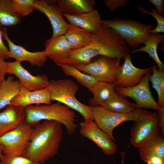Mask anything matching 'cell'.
Returning <instances> with one entry per match:
<instances>
[{
  "mask_svg": "<svg viewBox=\"0 0 164 164\" xmlns=\"http://www.w3.org/2000/svg\"><path fill=\"white\" fill-rule=\"evenodd\" d=\"M129 52V48L119 36L111 29L102 26L99 30L91 33L88 45L71 51L64 63L74 66L87 64L98 56L121 59Z\"/></svg>",
  "mask_w": 164,
  "mask_h": 164,
  "instance_id": "1",
  "label": "cell"
},
{
  "mask_svg": "<svg viewBox=\"0 0 164 164\" xmlns=\"http://www.w3.org/2000/svg\"><path fill=\"white\" fill-rule=\"evenodd\" d=\"M63 126L53 121H44L39 124L33 129L23 156L41 164L55 156L63 139Z\"/></svg>",
  "mask_w": 164,
  "mask_h": 164,
  "instance_id": "2",
  "label": "cell"
},
{
  "mask_svg": "<svg viewBox=\"0 0 164 164\" xmlns=\"http://www.w3.org/2000/svg\"><path fill=\"white\" fill-rule=\"evenodd\" d=\"M26 122L31 125L42 121H53L61 123L67 132L72 135L78 126L75 121L76 113L66 105L58 102L50 104L29 106L24 108Z\"/></svg>",
  "mask_w": 164,
  "mask_h": 164,
  "instance_id": "3",
  "label": "cell"
},
{
  "mask_svg": "<svg viewBox=\"0 0 164 164\" xmlns=\"http://www.w3.org/2000/svg\"><path fill=\"white\" fill-rule=\"evenodd\" d=\"M102 26L112 29L129 48L135 50L146 41L154 27L130 19L116 18L102 21Z\"/></svg>",
  "mask_w": 164,
  "mask_h": 164,
  "instance_id": "4",
  "label": "cell"
},
{
  "mask_svg": "<svg viewBox=\"0 0 164 164\" xmlns=\"http://www.w3.org/2000/svg\"><path fill=\"white\" fill-rule=\"evenodd\" d=\"M47 87L51 101H56L77 111L85 120L94 121L91 107L81 103L76 97L79 87L74 82L69 79L51 80Z\"/></svg>",
  "mask_w": 164,
  "mask_h": 164,
  "instance_id": "5",
  "label": "cell"
},
{
  "mask_svg": "<svg viewBox=\"0 0 164 164\" xmlns=\"http://www.w3.org/2000/svg\"><path fill=\"white\" fill-rule=\"evenodd\" d=\"M26 121L0 137V145L4 155H23L29 145L33 129Z\"/></svg>",
  "mask_w": 164,
  "mask_h": 164,
  "instance_id": "6",
  "label": "cell"
},
{
  "mask_svg": "<svg viewBox=\"0 0 164 164\" xmlns=\"http://www.w3.org/2000/svg\"><path fill=\"white\" fill-rule=\"evenodd\" d=\"M159 131L157 113L143 110L131 127V143L138 148L145 142L159 134Z\"/></svg>",
  "mask_w": 164,
  "mask_h": 164,
  "instance_id": "7",
  "label": "cell"
},
{
  "mask_svg": "<svg viewBox=\"0 0 164 164\" xmlns=\"http://www.w3.org/2000/svg\"><path fill=\"white\" fill-rule=\"evenodd\" d=\"M90 107L94 122L114 141L113 134L114 129L124 122L135 121L143 110L138 108L132 112L120 113L109 111L101 105Z\"/></svg>",
  "mask_w": 164,
  "mask_h": 164,
  "instance_id": "8",
  "label": "cell"
},
{
  "mask_svg": "<svg viewBox=\"0 0 164 164\" xmlns=\"http://www.w3.org/2000/svg\"><path fill=\"white\" fill-rule=\"evenodd\" d=\"M120 59L99 56L90 63L75 67L81 71L91 75L98 81L115 83Z\"/></svg>",
  "mask_w": 164,
  "mask_h": 164,
  "instance_id": "9",
  "label": "cell"
},
{
  "mask_svg": "<svg viewBox=\"0 0 164 164\" xmlns=\"http://www.w3.org/2000/svg\"><path fill=\"white\" fill-rule=\"evenodd\" d=\"M152 72L151 69L145 75L140 83L132 87H124L116 86V93L132 98L139 108L158 111L161 107L154 98L149 88V79Z\"/></svg>",
  "mask_w": 164,
  "mask_h": 164,
  "instance_id": "10",
  "label": "cell"
},
{
  "mask_svg": "<svg viewBox=\"0 0 164 164\" xmlns=\"http://www.w3.org/2000/svg\"><path fill=\"white\" fill-rule=\"evenodd\" d=\"M79 133L82 136L93 142L106 156L112 155L117 151L115 141L100 129L94 121L84 120L81 122Z\"/></svg>",
  "mask_w": 164,
  "mask_h": 164,
  "instance_id": "11",
  "label": "cell"
},
{
  "mask_svg": "<svg viewBox=\"0 0 164 164\" xmlns=\"http://www.w3.org/2000/svg\"><path fill=\"white\" fill-rule=\"evenodd\" d=\"M34 7L35 10L44 14L50 21L53 29L51 38L65 34L69 24L64 19L57 0H35Z\"/></svg>",
  "mask_w": 164,
  "mask_h": 164,
  "instance_id": "12",
  "label": "cell"
},
{
  "mask_svg": "<svg viewBox=\"0 0 164 164\" xmlns=\"http://www.w3.org/2000/svg\"><path fill=\"white\" fill-rule=\"evenodd\" d=\"M7 73L13 74L19 79L21 87L30 91L42 89L48 87L50 80L44 74L34 76L25 69L21 62L15 61L7 62Z\"/></svg>",
  "mask_w": 164,
  "mask_h": 164,
  "instance_id": "13",
  "label": "cell"
},
{
  "mask_svg": "<svg viewBox=\"0 0 164 164\" xmlns=\"http://www.w3.org/2000/svg\"><path fill=\"white\" fill-rule=\"evenodd\" d=\"M124 58L123 63L122 65H120L117 70L115 84L116 86L120 87H130L140 83L145 75L151 70V69H140L134 66L129 54Z\"/></svg>",
  "mask_w": 164,
  "mask_h": 164,
  "instance_id": "14",
  "label": "cell"
},
{
  "mask_svg": "<svg viewBox=\"0 0 164 164\" xmlns=\"http://www.w3.org/2000/svg\"><path fill=\"white\" fill-rule=\"evenodd\" d=\"M3 37L6 41L9 46V58H13L16 61L21 62L27 61L32 65L43 67L47 59L44 50L31 52L24 47L14 43L9 38L7 28L4 27L2 29Z\"/></svg>",
  "mask_w": 164,
  "mask_h": 164,
  "instance_id": "15",
  "label": "cell"
},
{
  "mask_svg": "<svg viewBox=\"0 0 164 164\" xmlns=\"http://www.w3.org/2000/svg\"><path fill=\"white\" fill-rule=\"evenodd\" d=\"M44 46L47 57L59 67L65 63L72 50L64 35L46 40Z\"/></svg>",
  "mask_w": 164,
  "mask_h": 164,
  "instance_id": "16",
  "label": "cell"
},
{
  "mask_svg": "<svg viewBox=\"0 0 164 164\" xmlns=\"http://www.w3.org/2000/svg\"><path fill=\"white\" fill-rule=\"evenodd\" d=\"M51 100L47 88L30 91L21 87L19 92L11 102V105L25 108L33 104H50Z\"/></svg>",
  "mask_w": 164,
  "mask_h": 164,
  "instance_id": "17",
  "label": "cell"
},
{
  "mask_svg": "<svg viewBox=\"0 0 164 164\" xmlns=\"http://www.w3.org/2000/svg\"><path fill=\"white\" fill-rule=\"evenodd\" d=\"M24 108L12 105L0 112V137L15 129L26 121Z\"/></svg>",
  "mask_w": 164,
  "mask_h": 164,
  "instance_id": "18",
  "label": "cell"
},
{
  "mask_svg": "<svg viewBox=\"0 0 164 164\" xmlns=\"http://www.w3.org/2000/svg\"><path fill=\"white\" fill-rule=\"evenodd\" d=\"M69 24L75 25L92 33L102 26L101 15L97 10L78 15L71 16L63 13Z\"/></svg>",
  "mask_w": 164,
  "mask_h": 164,
  "instance_id": "19",
  "label": "cell"
},
{
  "mask_svg": "<svg viewBox=\"0 0 164 164\" xmlns=\"http://www.w3.org/2000/svg\"><path fill=\"white\" fill-rule=\"evenodd\" d=\"M116 86L114 83L98 81L89 90L93 95V97L89 100V106L100 105L102 103L116 97L118 94L115 90Z\"/></svg>",
  "mask_w": 164,
  "mask_h": 164,
  "instance_id": "20",
  "label": "cell"
},
{
  "mask_svg": "<svg viewBox=\"0 0 164 164\" xmlns=\"http://www.w3.org/2000/svg\"><path fill=\"white\" fill-rule=\"evenodd\" d=\"M138 148L141 159L145 162L153 156L164 159L163 135L159 133L145 142Z\"/></svg>",
  "mask_w": 164,
  "mask_h": 164,
  "instance_id": "21",
  "label": "cell"
},
{
  "mask_svg": "<svg viewBox=\"0 0 164 164\" xmlns=\"http://www.w3.org/2000/svg\"><path fill=\"white\" fill-rule=\"evenodd\" d=\"M57 3L62 13L71 16L78 15L94 10V0H58Z\"/></svg>",
  "mask_w": 164,
  "mask_h": 164,
  "instance_id": "22",
  "label": "cell"
},
{
  "mask_svg": "<svg viewBox=\"0 0 164 164\" xmlns=\"http://www.w3.org/2000/svg\"><path fill=\"white\" fill-rule=\"evenodd\" d=\"M71 50L84 47L91 39V33L75 25L69 24L68 29L64 35Z\"/></svg>",
  "mask_w": 164,
  "mask_h": 164,
  "instance_id": "23",
  "label": "cell"
},
{
  "mask_svg": "<svg viewBox=\"0 0 164 164\" xmlns=\"http://www.w3.org/2000/svg\"><path fill=\"white\" fill-rule=\"evenodd\" d=\"M19 82L13 76L8 77L0 84V110L11 105V102L16 96L21 87Z\"/></svg>",
  "mask_w": 164,
  "mask_h": 164,
  "instance_id": "24",
  "label": "cell"
},
{
  "mask_svg": "<svg viewBox=\"0 0 164 164\" xmlns=\"http://www.w3.org/2000/svg\"><path fill=\"white\" fill-rule=\"evenodd\" d=\"M164 40V36L159 33H152L146 41L144 43L145 46L138 49L129 52L133 53L139 52L147 53L157 63L158 70L160 71L164 70V64L160 59L157 53V49L158 45L162 43Z\"/></svg>",
  "mask_w": 164,
  "mask_h": 164,
  "instance_id": "25",
  "label": "cell"
},
{
  "mask_svg": "<svg viewBox=\"0 0 164 164\" xmlns=\"http://www.w3.org/2000/svg\"><path fill=\"white\" fill-rule=\"evenodd\" d=\"M100 105L110 111L120 113L132 112L139 108L136 103L130 102L126 97L118 94Z\"/></svg>",
  "mask_w": 164,
  "mask_h": 164,
  "instance_id": "26",
  "label": "cell"
},
{
  "mask_svg": "<svg viewBox=\"0 0 164 164\" xmlns=\"http://www.w3.org/2000/svg\"><path fill=\"white\" fill-rule=\"evenodd\" d=\"M21 17L13 9L11 0H0V26L9 27L19 24Z\"/></svg>",
  "mask_w": 164,
  "mask_h": 164,
  "instance_id": "27",
  "label": "cell"
},
{
  "mask_svg": "<svg viewBox=\"0 0 164 164\" xmlns=\"http://www.w3.org/2000/svg\"><path fill=\"white\" fill-rule=\"evenodd\" d=\"M59 67L66 75L73 77L81 85L88 90L98 81L93 76L85 73L74 66L64 63Z\"/></svg>",
  "mask_w": 164,
  "mask_h": 164,
  "instance_id": "28",
  "label": "cell"
},
{
  "mask_svg": "<svg viewBox=\"0 0 164 164\" xmlns=\"http://www.w3.org/2000/svg\"><path fill=\"white\" fill-rule=\"evenodd\" d=\"M151 69L153 73L150 75L149 81H151L152 87L157 92V102L161 107L164 106V70L159 71L156 66H152Z\"/></svg>",
  "mask_w": 164,
  "mask_h": 164,
  "instance_id": "29",
  "label": "cell"
},
{
  "mask_svg": "<svg viewBox=\"0 0 164 164\" xmlns=\"http://www.w3.org/2000/svg\"><path fill=\"white\" fill-rule=\"evenodd\" d=\"M12 7L21 17H25L35 10L34 4L35 0H11Z\"/></svg>",
  "mask_w": 164,
  "mask_h": 164,
  "instance_id": "30",
  "label": "cell"
},
{
  "mask_svg": "<svg viewBox=\"0 0 164 164\" xmlns=\"http://www.w3.org/2000/svg\"><path fill=\"white\" fill-rule=\"evenodd\" d=\"M138 9L142 14L150 15L156 20L157 25L155 28L151 31L152 33L164 32V16L160 15L155 8L152 9L151 12L139 6L138 7Z\"/></svg>",
  "mask_w": 164,
  "mask_h": 164,
  "instance_id": "31",
  "label": "cell"
},
{
  "mask_svg": "<svg viewBox=\"0 0 164 164\" xmlns=\"http://www.w3.org/2000/svg\"><path fill=\"white\" fill-rule=\"evenodd\" d=\"M0 162L2 164H41L23 155L9 156L4 155Z\"/></svg>",
  "mask_w": 164,
  "mask_h": 164,
  "instance_id": "32",
  "label": "cell"
},
{
  "mask_svg": "<svg viewBox=\"0 0 164 164\" xmlns=\"http://www.w3.org/2000/svg\"><path fill=\"white\" fill-rule=\"evenodd\" d=\"M128 0H105L104 3L111 11L113 12L121 7H124L128 1Z\"/></svg>",
  "mask_w": 164,
  "mask_h": 164,
  "instance_id": "33",
  "label": "cell"
},
{
  "mask_svg": "<svg viewBox=\"0 0 164 164\" xmlns=\"http://www.w3.org/2000/svg\"><path fill=\"white\" fill-rule=\"evenodd\" d=\"M3 36L1 27L0 26V58L5 60L9 59V50L4 44L3 40Z\"/></svg>",
  "mask_w": 164,
  "mask_h": 164,
  "instance_id": "34",
  "label": "cell"
},
{
  "mask_svg": "<svg viewBox=\"0 0 164 164\" xmlns=\"http://www.w3.org/2000/svg\"><path fill=\"white\" fill-rule=\"evenodd\" d=\"M150 3L153 5L158 13L162 16H164V0H149Z\"/></svg>",
  "mask_w": 164,
  "mask_h": 164,
  "instance_id": "35",
  "label": "cell"
},
{
  "mask_svg": "<svg viewBox=\"0 0 164 164\" xmlns=\"http://www.w3.org/2000/svg\"><path fill=\"white\" fill-rule=\"evenodd\" d=\"M159 117V126L162 134H164V106L157 111Z\"/></svg>",
  "mask_w": 164,
  "mask_h": 164,
  "instance_id": "36",
  "label": "cell"
},
{
  "mask_svg": "<svg viewBox=\"0 0 164 164\" xmlns=\"http://www.w3.org/2000/svg\"><path fill=\"white\" fill-rule=\"evenodd\" d=\"M7 62L0 58V84L5 79V75L7 73Z\"/></svg>",
  "mask_w": 164,
  "mask_h": 164,
  "instance_id": "37",
  "label": "cell"
},
{
  "mask_svg": "<svg viewBox=\"0 0 164 164\" xmlns=\"http://www.w3.org/2000/svg\"><path fill=\"white\" fill-rule=\"evenodd\" d=\"M145 163L147 164H164V159L153 156L149 158Z\"/></svg>",
  "mask_w": 164,
  "mask_h": 164,
  "instance_id": "38",
  "label": "cell"
},
{
  "mask_svg": "<svg viewBox=\"0 0 164 164\" xmlns=\"http://www.w3.org/2000/svg\"><path fill=\"white\" fill-rule=\"evenodd\" d=\"M127 150L123 152H120L121 156V164H124L125 163V157ZM136 164H139L138 163H137Z\"/></svg>",
  "mask_w": 164,
  "mask_h": 164,
  "instance_id": "39",
  "label": "cell"
},
{
  "mask_svg": "<svg viewBox=\"0 0 164 164\" xmlns=\"http://www.w3.org/2000/svg\"><path fill=\"white\" fill-rule=\"evenodd\" d=\"M4 155L3 153L2 147L0 145V160L1 161L4 157Z\"/></svg>",
  "mask_w": 164,
  "mask_h": 164,
  "instance_id": "40",
  "label": "cell"
},
{
  "mask_svg": "<svg viewBox=\"0 0 164 164\" xmlns=\"http://www.w3.org/2000/svg\"><path fill=\"white\" fill-rule=\"evenodd\" d=\"M0 164H2V163L1 162H0Z\"/></svg>",
  "mask_w": 164,
  "mask_h": 164,
  "instance_id": "41",
  "label": "cell"
},
{
  "mask_svg": "<svg viewBox=\"0 0 164 164\" xmlns=\"http://www.w3.org/2000/svg\"></svg>",
  "mask_w": 164,
  "mask_h": 164,
  "instance_id": "42",
  "label": "cell"
}]
</instances>
